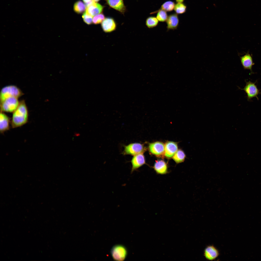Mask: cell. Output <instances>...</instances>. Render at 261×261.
Listing matches in <instances>:
<instances>
[{
  "mask_svg": "<svg viewBox=\"0 0 261 261\" xmlns=\"http://www.w3.org/2000/svg\"><path fill=\"white\" fill-rule=\"evenodd\" d=\"M13 112L11 121L13 128L21 127L27 123L28 119V112L24 101L20 102L18 107Z\"/></svg>",
  "mask_w": 261,
  "mask_h": 261,
  "instance_id": "6da1fadb",
  "label": "cell"
},
{
  "mask_svg": "<svg viewBox=\"0 0 261 261\" xmlns=\"http://www.w3.org/2000/svg\"><path fill=\"white\" fill-rule=\"evenodd\" d=\"M23 94L21 91L16 86L14 85L6 86L1 90L0 102L9 97L14 96L18 98Z\"/></svg>",
  "mask_w": 261,
  "mask_h": 261,
  "instance_id": "7a4b0ae2",
  "label": "cell"
},
{
  "mask_svg": "<svg viewBox=\"0 0 261 261\" xmlns=\"http://www.w3.org/2000/svg\"><path fill=\"white\" fill-rule=\"evenodd\" d=\"M18 98L14 96L9 97L0 102L1 111L3 112H13L19 104Z\"/></svg>",
  "mask_w": 261,
  "mask_h": 261,
  "instance_id": "3957f363",
  "label": "cell"
},
{
  "mask_svg": "<svg viewBox=\"0 0 261 261\" xmlns=\"http://www.w3.org/2000/svg\"><path fill=\"white\" fill-rule=\"evenodd\" d=\"M146 149L142 144L135 143L130 144L125 146L123 152L124 155H129L134 156L144 153Z\"/></svg>",
  "mask_w": 261,
  "mask_h": 261,
  "instance_id": "277c9868",
  "label": "cell"
},
{
  "mask_svg": "<svg viewBox=\"0 0 261 261\" xmlns=\"http://www.w3.org/2000/svg\"><path fill=\"white\" fill-rule=\"evenodd\" d=\"M111 254L113 259L116 261H122L125 259L127 255L126 248L123 246L117 245L112 248Z\"/></svg>",
  "mask_w": 261,
  "mask_h": 261,
  "instance_id": "5b68a950",
  "label": "cell"
},
{
  "mask_svg": "<svg viewBox=\"0 0 261 261\" xmlns=\"http://www.w3.org/2000/svg\"><path fill=\"white\" fill-rule=\"evenodd\" d=\"M246 85L243 89H241L244 90L247 95L248 101H251L253 98L255 97L258 100L257 96L260 93V91L255 85V83L250 81H246Z\"/></svg>",
  "mask_w": 261,
  "mask_h": 261,
  "instance_id": "8992f818",
  "label": "cell"
},
{
  "mask_svg": "<svg viewBox=\"0 0 261 261\" xmlns=\"http://www.w3.org/2000/svg\"><path fill=\"white\" fill-rule=\"evenodd\" d=\"M148 149L150 152L157 157H161L165 154V144L159 141L149 144Z\"/></svg>",
  "mask_w": 261,
  "mask_h": 261,
  "instance_id": "52a82bcc",
  "label": "cell"
},
{
  "mask_svg": "<svg viewBox=\"0 0 261 261\" xmlns=\"http://www.w3.org/2000/svg\"><path fill=\"white\" fill-rule=\"evenodd\" d=\"M219 254L218 250L213 245L207 246L204 250V255L205 258L208 260H214L218 257Z\"/></svg>",
  "mask_w": 261,
  "mask_h": 261,
  "instance_id": "ba28073f",
  "label": "cell"
},
{
  "mask_svg": "<svg viewBox=\"0 0 261 261\" xmlns=\"http://www.w3.org/2000/svg\"><path fill=\"white\" fill-rule=\"evenodd\" d=\"M131 161L132 164L131 173L137 170L145 163V157L143 153L133 156Z\"/></svg>",
  "mask_w": 261,
  "mask_h": 261,
  "instance_id": "9c48e42d",
  "label": "cell"
},
{
  "mask_svg": "<svg viewBox=\"0 0 261 261\" xmlns=\"http://www.w3.org/2000/svg\"><path fill=\"white\" fill-rule=\"evenodd\" d=\"M167 31L177 29L179 24V19L178 14L173 13L168 16L166 21Z\"/></svg>",
  "mask_w": 261,
  "mask_h": 261,
  "instance_id": "30bf717a",
  "label": "cell"
},
{
  "mask_svg": "<svg viewBox=\"0 0 261 261\" xmlns=\"http://www.w3.org/2000/svg\"><path fill=\"white\" fill-rule=\"evenodd\" d=\"M178 149L177 143L173 141H167L165 144L164 155L167 158H170L177 151Z\"/></svg>",
  "mask_w": 261,
  "mask_h": 261,
  "instance_id": "8fae6325",
  "label": "cell"
},
{
  "mask_svg": "<svg viewBox=\"0 0 261 261\" xmlns=\"http://www.w3.org/2000/svg\"><path fill=\"white\" fill-rule=\"evenodd\" d=\"M103 8L102 6L94 1L87 7L86 12L93 17L101 13Z\"/></svg>",
  "mask_w": 261,
  "mask_h": 261,
  "instance_id": "7c38bea8",
  "label": "cell"
},
{
  "mask_svg": "<svg viewBox=\"0 0 261 261\" xmlns=\"http://www.w3.org/2000/svg\"><path fill=\"white\" fill-rule=\"evenodd\" d=\"M101 26L103 30L106 33H109L114 30L116 25L114 20L112 18H107L105 19L101 23Z\"/></svg>",
  "mask_w": 261,
  "mask_h": 261,
  "instance_id": "4fadbf2b",
  "label": "cell"
},
{
  "mask_svg": "<svg viewBox=\"0 0 261 261\" xmlns=\"http://www.w3.org/2000/svg\"><path fill=\"white\" fill-rule=\"evenodd\" d=\"M240 60L244 68L250 70L251 73H253L252 68L254 64L250 54L248 52H247L243 56L240 57Z\"/></svg>",
  "mask_w": 261,
  "mask_h": 261,
  "instance_id": "5bb4252c",
  "label": "cell"
},
{
  "mask_svg": "<svg viewBox=\"0 0 261 261\" xmlns=\"http://www.w3.org/2000/svg\"><path fill=\"white\" fill-rule=\"evenodd\" d=\"M107 3L111 7L124 14L126 11V7L123 0H106Z\"/></svg>",
  "mask_w": 261,
  "mask_h": 261,
  "instance_id": "9a60e30c",
  "label": "cell"
},
{
  "mask_svg": "<svg viewBox=\"0 0 261 261\" xmlns=\"http://www.w3.org/2000/svg\"><path fill=\"white\" fill-rule=\"evenodd\" d=\"M10 122L9 117L3 112H1L0 115V131L1 133H3L9 130Z\"/></svg>",
  "mask_w": 261,
  "mask_h": 261,
  "instance_id": "2e32d148",
  "label": "cell"
},
{
  "mask_svg": "<svg viewBox=\"0 0 261 261\" xmlns=\"http://www.w3.org/2000/svg\"><path fill=\"white\" fill-rule=\"evenodd\" d=\"M154 168L158 174H165L167 171V166L165 162L162 160L157 161L155 163Z\"/></svg>",
  "mask_w": 261,
  "mask_h": 261,
  "instance_id": "e0dca14e",
  "label": "cell"
},
{
  "mask_svg": "<svg viewBox=\"0 0 261 261\" xmlns=\"http://www.w3.org/2000/svg\"><path fill=\"white\" fill-rule=\"evenodd\" d=\"M87 6L81 1H77L74 4L73 6L74 11L76 13L80 14L86 11Z\"/></svg>",
  "mask_w": 261,
  "mask_h": 261,
  "instance_id": "ac0fdd59",
  "label": "cell"
},
{
  "mask_svg": "<svg viewBox=\"0 0 261 261\" xmlns=\"http://www.w3.org/2000/svg\"><path fill=\"white\" fill-rule=\"evenodd\" d=\"M157 13L156 17L159 21L163 22H166L168 16L167 12L162 10H158L151 13L150 14Z\"/></svg>",
  "mask_w": 261,
  "mask_h": 261,
  "instance_id": "d6986e66",
  "label": "cell"
},
{
  "mask_svg": "<svg viewBox=\"0 0 261 261\" xmlns=\"http://www.w3.org/2000/svg\"><path fill=\"white\" fill-rule=\"evenodd\" d=\"M185 157L186 155L184 152L181 150H179L174 154L172 158L176 163H179L183 162Z\"/></svg>",
  "mask_w": 261,
  "mask_h": 261,
  "instance_id": "ffe728a7",
  "label": "cell"
},
{
  "mask_svg": "<svg viewBox=\"0 0 261 261\" xmlns=\"http://www.w3.org/2000/svg\"><path fill=\"white\" fill-rule=\"evenodd\" d=\"M159 21L156 17L150 16L146 20L145 24L149 28H152L156 27L158 25Z\"/></svg>",
  "mask_w": 261,
  "mask_h": 261,
  "instance_id": "44dd1931",
  "label": "cell"
},
{
  "mask_svg": "<svg viewBox=\"0 0 261 261\" xmlns=\"http://www.w3.org/2000/svg\"><path fill=\"white\" fill-rule=\"evenodd\" d=\"M175 4L174 2L172 1H167L163 3L159 10L170 12L174 9Z\"/></svg>",
  "mask_w": 261,
  "mask_h": 261,
  "instance_id": "7402d4cb",
  "label": "cell"
},
{
  "mask_svg": "<svg viewBox=\"0 0 261 261\" xmlns=\"http://www.w3.org/2000/svg\"><path fill=\"white\" fill-rule=\"evenodd\" d=\"M187 6L183 3H177L175 4L174 10L175 13L180 14L185 13L186 11Z\"/></svg>",
  "mask_w": 261,
  "mask_h": 261,
  "instance_id": "603a6c76",
  "label": "cell"
},
{
  "mask_svg": "<svg viewBox=\"0 0 261 261\" xmlns=\"http://www.w3.org/2000/svg\"><path fill=\"white\" fill-rule=\"evenodd\" d=\"M104 15L102 14H100L94 16L93 18V23L95 24L102 23L105 19Z\"/></svg>",
  "mask_w": 261,
  "mask_h": 261,
  "instance_id": "cb8c5ba5",
  "label": "cell"
},
{
  "mask_svg": "<svg viewBox=\"0 0 261 261\" xmlns=\"http://www.w3.org/2000/svg\"><path fill=\"white\" fill-rule=\"evenodd\" d=\"M83 21L88 25L91 24L93 22V17L87 14L86 11L82 16Z\"/></svg>",
  "mask_w": 261,
  "mask_h": 261,
  "instance_id": "d4e9b609",
  "label": "cell"
},
{
  "mask_svg": "<svg viewBox=\"0 0 261 261\" xmlns=\"http://www.w3.org/2000/svg\"><path fill=\"white\" fill-rule=\"evenodd\" d=\"M86 4L87 7L90 4L93 2V0H82Z\"/></svg>",
  "mask_w": 261,
  "mask_h": 261,
  "instance_id": "484cf974",
  "label": "cell"
},
{
  "mask_svg": "<svg viewBox=\"0 0 261 261\" xmlns=\"http://www.w3.org/2000/svg\"><path fill=\"white\" fill-rule=\"evenodd\" d=\"M177 3H183L184 0H175Z\"/></svg>",
  "mask_w": 261,
  "mask_h": 261,
  "instance_id": "4316f807",
  "label": "cell"
},
{
  "mask_svg": "<svg viewBox=\"0 0 261 261\" xmlns=\"http://www.w3.org/2000/svg\"><path fill=\"white\" fill-rule=\"evenodd\" d=\"M100 0H93L94 2H97L99 1Z\"/></svg>",
  "mask_w": 261,
  "mask_h": 261,
  "instance_id": "83f0119b",
  "label": "cell"
}]
</instances>
